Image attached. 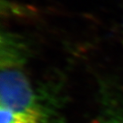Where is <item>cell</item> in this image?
<instances>
[{
	"label": "cell",
	"mask_w": 123,
	"mask_h": 123,
	"mask_svg": "<svg viewBox=\"0 0 123 123\" xmlns=\"http://www.w3.org/2000/svg\"><path fill=\"white\" fill-rule=\"evenodd\" d=\"M100 96V111L94 123H123L122 85L103 83Z\"/></svg>",
	"instance_id": "1"
},
{
	"label": "cell",
	"mask_w": 123,
	"mask_h": 123,
	"mask_svg": "<svg viewBox=\"0 0 123 123\" xmlns=\"http://www.w3.org/2000/svg\"><path fill=\"white\" fill-rule=\"evenodd\" d=\"M1 123H50V119L15 112L0 107Z\"/></svg>",
	"instance_id": "2"
}]
</instances>
